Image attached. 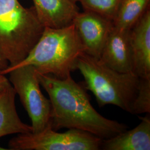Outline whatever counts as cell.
<instances>
[{"mask_svg":"<svg viewBox=\"0 0 150 150\" xmlns=\"http://www.w3.org/2000/svg\"><path fill=\"white\" fill-rule=\"evenodd\" d=\"M11 85L10 81L5 75L0 74V92L4 91Z\"/></svg>","mask_w":150,"mask_h":150,"instance_id":"2e32d148","label":"cell"},{"mask_svg":"<svg viewBox=\"0 0 150 150\" xmlns=\"http://www.w3.org/2000/svg\"><path fill=\"white\" fill-rule=\"evenodd\" d=\"M77 69L84 78V88L94 95L100 107L112 105L131 113L138 90V76L112 70L84 52L77 59Z\"/></svg>","mask_w":150,"mask_h":150,"instance_id":"3957f363","label":"cell"},{"mask_svg":"<svg viewBox=\"0 0 150 150\" xmlns=\"http://www.w3.org/2000/svg\"><path fill=\"white\" fill-rule=\"evenodd\" d=\"M40 85L47 92L51 103L52 129H75L88 132L102 139L127 130L128 126L105 118L92 106L83 86L71 75L64 79L38 72Z\"/></svg>","mask_w":150,"mask_h":150,"instance_id":"6da1fadb","label":"cell"},{"mask_svg":"<svg viewBox=\"0 0 150 150\" xmlns=\"http://www.w3.org/2000/svg\"><path fill=\"white\" fill-rule=\"evenodd\" d=\"M102 139L90 133L70 129L65 132H57L51 125L42 131L20 134L8 142L12 150H98Z\"/></svg>","mask_w":150,"mask_h":150,"instance_id":"5b68a950","label":"cell"},{"mask_svg":"<svg viewBox=\"0 0 150 150\" xmlns=\"http://www.w3.org/2000/svg\"><path fill=\"white\" fill-rule=\"evenodd\" d=\"M150 0H121L113 21L114 27L131 30L135 23L150 8Z\"/></svg>","mask_w":150,"mask_h":150,"instance_id":"4fadbf2b","label":"cell"},{"mask_svg":"<svg viewBox=\"0 0 150 150\" xmlns=\"http://www.w3.org/2000/svg\"><path fill=\"white\" fill-rule=\"evenodd\" d=\"M121 0H79L84 11H91L113 22Z\"/></svg>","mask_w":150,"mask_h":150,"instance_id":"5bb4252c","label":"cell"},{"mask_svg":"<svg viewBox=\"0 0 150 150\" xmlns=\"http://www.w3.org/2000/svg\"><path fill=\"white\" fill-rule=\"evenodd\" d=\"M82 43L84 53L100 59L113 27V22L91 11L79 12L73 23Z\"/></svg>","mask_w":150,"mask_h":150,"instance_id":"52a82bcc","label":"cell"},{"mask_svg":"<svg viewBox=\"0 0 150 150\" xmlns=\"http://www.w3.org/2000/svg\"><path fill=\"white\" fill-rule=\"evenodd\" d=\"M44 28L33 6L25 7L18 0H0V54L9 66L27 57Z\"/></svg>","mask_w":150,"mask_h":150,"instance_id":"277c9868","label":"cell"},{"mask_svg":"<svg viewBox=\"0 0 150 150\" xmlns=\"http://www.w3.org/2000/svg\"><path fill=\"white\" fill-rule=\"evenodd\" d=\"M0 150H6L5 149H2V147L0 146Z\"/></svg>","mask_w":150,"mask_h":150,"instance_id":"d6986e66","label":"cell"},{"mask_svg":"<svg viewBox=\"0 0 150 150\" xmlns=\"http://www.w3.org/2000/svg\"><path fill=\"white\" fill-rule=\"evenodd\" d=\"M9 62L0 54V72L5 70L9 66Z\"/></svg>","mask_w":150,"mask_h":150,"instance_id":"e0dca14e","label":"cell"},{"mask_svg":"<svg viewBox=\"0 0 150 150\" xmlns=\"http://www.w3.org/2000/svg\"><path fill=\"white\" fill-rule=\"evenodd\" d=\"M11 85L31 119L32 133L36 134L50 125L51 103L40 89L38 71L32 65L8 71Z\"/></svg>","mask_w":150,"mask_h":150,"instance_id":"8992f818","label":"cell"},{"mask_svg":"<svg viewBox=\"0 0 150 150\" xmlns=\"http://www.w3.org/2000/svg\"><path fill=\"white\" fill-rule=\"evenodd\" d=\"M71 1H72L74 3H76V4H77L78 2H79V0H71Z\"/></svg>","mask_w":150,"mask_h":150,"instance_id":"ac0fdd59","label":"cell"},{"mask_svg":"<svg viewBox=\"0 0 150 150\" xmlns=\"http://www.w3.org/2000/svg\"><path fill=\"white\" fill-rule=\"evenodd\" d=\"M129 31L113 26L99 59L110 68L121 73H134Z\"/></svg>","mask_w":150,"mask_h":150,"instance_id":"ba28073f","label":"cell"},{"mask_svg":"<svg viewBox=\"0 0 150 150\" xmlns=\"http://www.w3.org/2000/svg\"><path fill=\"white\" fill-rule=\"evenodd\" d=\"M83 52L82 43L73 23L58 28L45 27L27 57L16 65L9 66L0 74L5 75L13 69L32 65L38 73L64 79L76 70L77 59Z\"/></svg>","mask_w":150,"mask_h":150,"instance_id":"7a4b0ae2","label":"cell"},{"mask_svg":"<svg viewBox=\"0 0 150 150\" xmlns=\"http://www.w3.org/2000/svg\"><path fill=\"white\" fill-rule=\"evenodd\" d=\"M134 59V73L140 78H150V9L129 31Z\"/></svg>","mask_w":150,"mask_h":150,"instance_id":"9c48e42d","label":"cell"},{"mask_svg":"<svg viewBox=\"0 0 150 150\" xmlns=\"http://www.w3.org/2000/svg\"><path fill=\"white\" fill-rule=\"evenodd\" d=\"M38 20L45 27L58 28L72 24L79 12L71 0H32Z\"/></svg>","mask_w":150,"mask_h":150,"instance_id":"30bf717a","label":"cell"},{"mask_svg":"<svg viewBox=\"0 0 150 150\" xmlns=\"http://www.w3.org/2000/svg\"><path fill=\"white\" fill-rule=\"evenodd\" d=\"M139 118L141 122L134 129L102 139L101 148L104 150H150V115Z\"/></svg>","mask_w":150,"mask_h":150,"instance_id":"8fae6325","label":"cell"},{"mask_svg":"<svg viewBox=\"0 0 150 150\" xmlns=\"http://www.w3.org/2000/svg\"><path fill=\"white\" fill-rule=\"evenodd\" d=\"M16 95L12 85L0 92V137L8 134L32 132L31 126L23 123L17 114Z\"/></svg>","mask_w":150,"mask_h":150,"instance_id":"7c38bea8","label":"cell"},{"mask_svg":"<svg viewBox=\"0 0 150 150\" xmlns=\"http://www.w3.org/2000/svg\"><path fill=\"white\" fill-rule=\"evenodd\" d=\"M150 112V78H140L137 93L131 108L132 114Z\"/></svg>","mask_w":150,"mask_h":150,"instance_id":"9a60e30c","label":"cell"}]
</instances>
